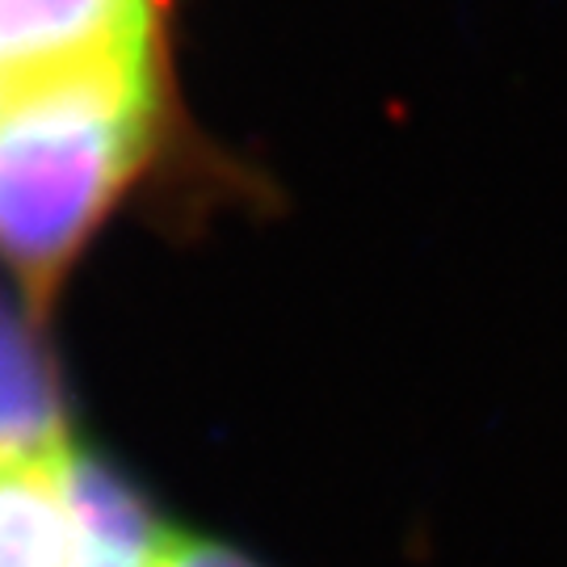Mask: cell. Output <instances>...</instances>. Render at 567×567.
<instances>
[{
	"instance_id": "cell-1",
	"label": "cell",
	"mask_w": 567,
	"mask_h": 567,
	"mask_svg": "<svg viewBox=\"0 0 567 567\" xmlns=\"http://www.w3.org/2000/svg\"><path fill=\"white\" fill-rule=\"evenodd\" d=\"M152 68H105L0 105V257L51 282L147 143Z\"/></svg>"
},
{
	"instance_id": "cell-2",
	"label": "cell",
	"mask_w": 567,
	"mask_h": 567,
	"mask_svg": "<svg viewBox=\"0 0 567 567\" xmlns=\"http://www.w3.org/2000/svg\"><path fill=\"white\" fill-rule=\"evenodd\" d=\"M152 0H0V105L105 68H152Z\"/></svg>"
},
{
	"instance_id": "cell-3",
	"label": "cell",
	"mask_w": 567,
	"mask_h": 567,
	"mask_svg": "<svg viewBox=\"0 0 567 567\" xmlns=\"http://www.w3.org/2000/svg\"><path fill=\"white\" fill-rule=\"evenodd\" d=\"M76 458L0 463V567H81Z\"/></svg>"
},
{
	"instance_id": "cell-4",
	"label": "cell",
	"mask_w": 567,
	"mask_h": 567,
	"mask_svg": "<svg viewBox=\"0 0 567 567\" xmlns=\"http://www.w3.org/2000/svg\"><path fill=\"white\" fill-rule=\"evenodd\" d=\"M63 454L60 404L25 324L0 303V463H39Z\"/></svg>"
},
{
	"instance_id": "cell-5",
	"label": "cell",
	"mask_w": 567,
	"mask_h": 567,
	"mask_svg": "<svg viewBox=\"0 0 567 567\" xmlns=\"http://www.w3.org/2000/svg\"><path fill=\"white\" fill-rule=\"evenodd\" d=\"M156 567H252L248 559H240L236 550H219V547H164L161 564Z\"/></svg>"
}]
</instances>
